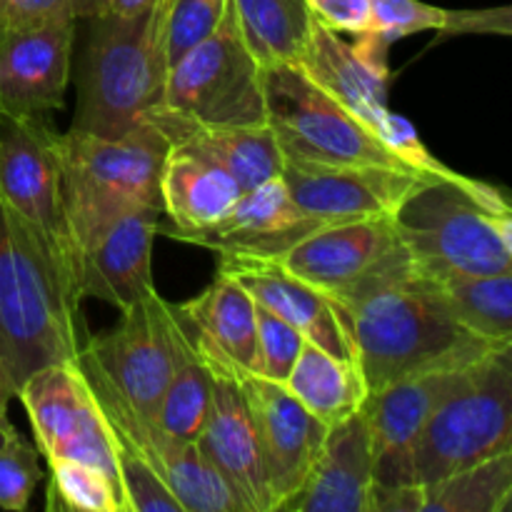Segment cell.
Segmentation results:
<instances>
[{
    "label": "cell",
    "mask_w": 512,
    "mask_h": 512,
    "mask_svg": "<svg viewBox=\"0 0 512 512\" xmlns=\"http://www.w3.org/2000/svg\"><path fill=\"white\" fill-rule=\"evenodd\" d=\"M283 385L328 428L358 413L368 398V383L358 360L335 358L310 340L303 343Z\"/></svg>",
    "instance_id": "27"
},
{
    "label": "cell",
    "mask_w": 512,
    "mask_h": 512,
    "mask_svg": "<svg viewBox=\"0 0 512 512\" xmlns=\"http://www.w3.org/2000/svg\"><path fill=\"white\" fill-rule=\"evenodd\" d=\"M68 15L88 18L90 0H0V33Z\"/></svg>",
    "instance_id": "38"
},
{
    "label": "cell",
    "mask_w": 512,
    "mask_h": 512,
    "mask_svg": "<svg viewBox=\"0 0 512 512\" xmlns=\"http://www.w3.org/2000/svg\"><path fill=\"white\" fill-rule=\"evenodd\" d=\"M80 308L0 195V368L13 395L38 370L78 360L88 338Z\"/></svg>",
    "instance_id": "2"
},
{
    "label": "cell",
    "mask_w": 512,
    "mask_h": 512,
    "mask_svg": "<svg viewBox=\"0 0 512 512\" xmlns=\"http://www.w3.org/2000/svg\"><path fill=\"white\" fill-rule=\"evenodd\" d=\"M283 178L290 198L313 218L345 220L393 218L400 205L433 175L380 165H318L285 158Z\"/></svg>",
    "instance_id": "14"
},
{
    "label": "cell",
    "mask_w": 512,
    "mask_h": 512,
    "mask_svg": "<svg viewBox=\"0 0 512 512\" xmlns=\"http://www.w3.org/2000/svg\"><path fill=\"white\" fill-rule=\"evenodd\" d=\"M88 388L108 425L113 455L148 465L170 488L183 512H248L223 475L200 455L198 445L173 438L153 415L123 398L93 365L78 358Z\"/></svg>",
    "instance_id": "11"
},
{
    "label": "cell",
    "mask_w": 512,
    "mask_h": 512,
    "mask_svg": "<svg viewBox=\"0 0 512 512\" xmlns=\"http://www.w3.org/2000/svg\"><path fill=\"white\" fill-rule=\"evenodd\" d=\"M408 258L393 218H365L323 225L273 263L343 303Z\"/></svg>",
    "instance_id": "13"
},
{
    "label": "cell",
    "mask_w": 512,
    "mask_h": 512,
    "mask_svg": "<svg viewBox=\"0 0 512 512\" xmlns=\"http://www.w3.org/2000/svg\"><path fill=\"white\" fill-rule=\"evenodd\" d=\"M45 463H48L45 508L50 512H125L118 480L100 468L65 458H53Z\"/></svg>",
    "instance_id": "34"
},
{
    "label": "cell",
    "mask_w": 512,
    "mask_h": 512,
    "mask_svg": "<svg viewBox=\"0 0 512 512\" xmlns=\"http://www.w3.org/2000/svg\"><path fill=\"white\" fill-rule=\"evenodd\" d=\"M78 18H55L0 33V118L63 110Z\"/></svg>",
    "instance_id": "15"
},
{
    "label": "cell",
    "mask_w": 512,
    "mask_h": 512,
    "mask_svg": "<svg viewBox=\"0 0 512 512\" xmlns=\"http://www.w3.org/2000/svg\"><path fill=\"white\" fill-rule=\"evenodd\" d=\"M328 223L330 220L303 213L290 198L283 178H273L243 190L238 203L218 225L200 233L178 235L175 240L213 250L218 258L275 260Z\"/></svg>",
    "instance_id": "18"
},
{
    "label": "cell",
    "mask_w": 512,
    "mask_h": 512,
    "mask_svg": "<svg viewBox=\"0 0 512 512\" xmlns=\"http://www.w3.org/2000/svg\"><path fill=\"white\" fill-rule=\"evenodd\" d=\"M195 445L200 455L223 475L245 510L273 512V495H270L258 433L238 375L215 373L208 420Z\"/></svg>",
    "instance_id": "21"
},
{
    "label": "cell",
    "mask_w": 512,
    "mask_h": 512,
    "mask_svg": "<svg viewBox=\"0 0 512 512\" xmlns=\"http://www.w3.org/2000/svg\"><path fill=\"white\" fill-rule=\"evenodd\" d=\"M218 270L233 275L248 290L258 308L293 325L305 340L320 345L335 358L355 360L333 300L325 298L313 285L290 275L273 260L218 258Z\"/></svg>",
    "instance_id": "24"
},
{
    "label": "cell",
    "mask_w": 512,
    "mask_h": 512,
    "mask_svg": "<svg viewBox=\"0 0 512 512\" xmlns=\"http://www.w3.org/2000/svg\"><path fill=\"white\" fill-rule=\"evenodd\" d=\"M473 365L425 370L368 393L363 413L373 435L375 485L388 488V485L413 483L410 453L420 430Z\"/></svg>",
    "instance_id": "17"
},
{
    "label": "cell",
    "mask_w": 512,
    "mask_h": 512,
    "mask_svg": "<svg viewBox=\"0 0 512 512\" xmlns=\"http://www.w3.org/2000/svg\"><path fill=\"white\" fill-rule=\"evenodd\" d=\"M175 310L213 373H255L258 305L233 275L218 270L203 293L175 303Z\"/></svg>",
    "instance_id": "23"
},
{
    "label": "cell",
    "mask_w": 512,
    "mask_h": 512,
    "mask_svg": "<svg viewBox=\"0 0 512 512\" xmlns=\"http://www.w3.org/2000/svg\"><path fill=\"white\" fill-rule=\"evenodd\" d=\"M145 118L153 120L170 145L190 150L210 163L220 165L225 173L233 175L243 190L255 188L265 180L280 178L283 173V148L273 135L270 125H230V128H213V125H195L170 115L150 110Z\"/></svg>",
    "instance_id": "26"
},
{
    "label": "cell",
    "mask_w": 512,
    "mask_h": 512,
    "mask_svg": "<svg viewBox=\"0 0 512 512\" xmlns=\"http://www.w3.org/2000/svg\"><path fill=\"white\" fill-rule=\"evenodd\" d=\"M445 308L468 333L490 343H512V270L498 275H425Z\"/></svg>",
    "instance_id": "29"
},
{
    "label": "cell",
    "mask_w": 512,
    "mask_h": 512,
    "mask_svg": "<svg viewBox=\"0 0 512 512\" xmlns=\"http://www.w3.org/2000/svg\"><path fill=\"white\" fill-rule=\"evenodd\" d=\"M333 305L368 393L425 370L468 368L510 345L468 333L410 258Z\"/></svg>",
    "instance_id": "1"
},
{
    "label": "cell",
    "mask_w": 512,
    "mask_h": 512,
    "mask_svg": "<svg viewBox=\"0 0 512 512\" xmlns=\"http://www.w3.org/2000/svg\"><path fill=\"white\" fill-rule=\"evenodd\" d=\"M225 5L228 0H155L148 10V25L163 73L185 50L213 33Z\"/></svg>",
    "instance_id": "33"
},
{
    "label": "cell",
    "mask_w": 512,
    "mask_h": 512,
    "mask_svg": "<svg viewBox=\"0 0 512 512\" xmlns=\"http://www.w3.org/2000/svg\"><path fill=\"white\" fill-rule=\"evenodd\" d=\"M505 450H512V343L478 360L433 410L410 453V473L428 485Z\"/></svg>",
    "instance_id": "6"
},
{
    "label": "cell",
    "mask_w": 512,
    "mask_h": 512,
    "mask_svg": "<svg viewBox=\"0 0 512 512\" xmlns=\"http://www.w3.org/2000/svg\"><path fill=\"white\" fill-rule=\"evenodd\" d=\"M313 18L338 35H363L373 28V0H308Z\"/></svg>",
    "instance_id": "39"
},
{
    "label": "cell",
    "mask_w": 512,
    "mask_h": 512,
    "mask_svg": "<svg viewBox=\"0 0 512 512\" xmlns=\"http://www.w3.org/2000/svg\"><path fill=\"white\" fill-rule=\"evenodd\" d=\"M388 48V40L373 30L348 43L315 20L295 68L370 130V123L388 108Z\"/></svg>",
    "instance_id": "19"
},
{
    "label": "cell",
    "mask_w": 512,
    "mask_h": 512,
    "mask_svg": "<svg viewBox=\"0 0 512 512\" xmlns=\"http://www.w3.org/2000/svg\"><path fill=\"white\" fill-rule=\"evenodd\" d=\"M13 398H15L13 388H10L8 378H5L3 368H0V425L8 420V405H10V400H13Z\"/></svg>",
    "instance_id": "41"
},
{
    "label": "cell",
    "mask_w": 512,
    "mask_h": 512,
    "mask_svg": "<svg viewBox=\"0 0 512 512\" xmlns=\"http://www.w3.org/2000/svg\"><path fill=\"white\" fill-rule=\"evenodd\" d=\"M75 75L78 103L70 130L118 138L158 105L165 73L150 38L148 13L90 15Z\"/></svg>",
    "instance_id": "5"
},
{
    "label": "cell",
    "mask_w": 512,
    "mask_h": 512,
    "mask_svg": "<svg viewBox=\"0 0 512 512\" xmlns=\"http://www.w3.org/2000/svg\"><path fill=\"white\" fill-rule=\"evenodd\" d=\"M373 33L390 45L408 35L443 33H512V10H445L423 0H373Z\"/></svg>",
    "instance_id": "30"
},
{
    "label": "cell",
    "mask_w": 512,
    "mask_h": 512,
    "mask_svg": "<svg viewBox=\"0 0 512 512\" xmlns=\"http://www.w3.org/2000/svg\"><path fill=\"white\" fill-rule=\"evenodd\" d=\"M375 453L363 408L330 425L298 493L280 512H373Z\"/></svg>",
    "instance_id": "20"
},
{
    "label": "cell",
    "mask_w": 512,
    "mask_h": 512,
    "mask_svg": "<svg viewBox=\"0 0 512 512\" xmlns=\"http://www.w3.org/2000/svg\"><path fill=\"white\" fill-rule=\"evenodd\" d=\"M370 133L395 155V158L403 160L408 168L418 170V173L433 175V178H448L455 170H450L448 165L440 163L438 158H433V153H428L425 143L420 140L418 130L403 115L393 113L390 108H385L378 118L370 123Z\"/></svg>",
    "instance_id": "37"
},
{
    "label": "cell",
    "mask_w": 512,
    "mask_h": 512,
    "mask_svg": "<svg viewBox=\"0 0 512 512\" xmlns=\"http://www.w3.org/2000/svg\"><path fill=\"white\" fill-rule=\"evenodd\" d=\"M305 338L280 320L278 315L258 308V338H255V375L273 383H285L303 350Z\"/></svg>",
    "instance_id": "36"
},
{
    "label": "cell",
    "mask_w": 512,
    "mask_h": 512,
    "mask_svg": "<svg viewBox=\"0 0 512 512\" xmlns=\"http://www.w3.org/2000/svg\"><path fill=\"white\" fill-rule=\"evenodd\" d=\"M400 243L423 275L512 270V210L483 180L453 173L420 185L393 215Z\"/></svg>",
    "instance_id": "3"
},
{
    "label": "cell",
    "mask_w": 512,
    "mask_h": 512,
    "mask_svg": "<svg viewBox=\"0 0 512 512\" xmlns=\"http://www.w3.org/2000/svg\"><path fill=\"white\" fill-rule=\"evenodd\" d=\"M238 383L258 433L273 512H280L303 485L328 425L308 413L283 383H273L255 373H240Z\"/></svg>",
    "instance_id": "16"
},
{
    "label": "cell",
    "mask_w": 512,
    "mask_h": 512,
    "mask_svg": "<svg viewBox=\"0 0 512 512\" xmlns=\"http://www.w3.org/2000/svg\"><path fill=\"white\" fill-rule=\"evenodd\" d=\"M40 480L43 468L38 445L5 420L0 425V508L10 512L28 510Z\"/></svg>",
    "instance_id": "35"
},
{
    "label": "cell",
    "mask_w": 512,
    "mask_h": 512,
    "mask_svg": "<svg viewBox=\"0 0 512 512\" xmlns=\"http://www.w3.org/2000/svg\"><path fill=\"white\" fill-rule=\"evenodd\" d=\"M263 85L265 123L278 138L285 158L318 165H380L413 170L293 65L265 68Z\"/></svg>",
    "instance_id": "9"
},
{
    "label": "cell",
    "mask_w": 512,
    "mask_h": 512,
    "mask_svg": "<svg viewBox=\"0 0 512 512\" xmlns=\"http://www.w3.org/2000/svg\"><path fill=\"white\" fill-rule=\"evenodd\" d=\"M265 70L248 53L230 3L220 23L168 68L155 113L195 125H265Z\"/></svg>",
    "instance_id": "8"
},
{
    "label": "cell",
    "mask_w": 512,
    "mask_h": 512,
    "mask_svg": "<svg viewBox=\"0 0 512 512\" xmlns=\"http://www.w3.org/2000/svg\"><path fill=\"white\" fill-rule=\"evenodd\" d=\"M240 195L238 180L220 165L170 145L160 170V200L170 225L158 223V233L178 238L213 228L233 210Z\"/></svg>",
    "instance_id": "25"
},
{
    "label": "cell",
    "mask_w": 512,
    "mask_h": 512,
    "mask_svg": "<svg viewBox=\"0 0 512 512\" xmlns=\"http://www.w3.org/2000/svg\"><path fill=\"white\" fill-rule=\"evenodd\" d=\"M58 130L50 115L0 118V195L33 233L65 293L83 305L78 250L68 223Z\"/></svg>",
    "instance_id": "7"
},
{
    "label": "cell",
    "mask_w": 512,
    "mask_h": 512,
    "mask_svg": "<svg viewBox=\"0 0 512 512\" xmlns=\"http://www.w3.org/2000/svg\"><path fill=\"white\" fill-rule=\"evenodd\" d=\"M190 340L193 335L175 303L150 290L143 300L120 310L113 328L88 335L78 358L93 365L128 403L153 415Z\"/></svg>",
    "instance_id": "10"
},
{
    "label": "cell",
    "mask_w": 512,
    "mask_h": 512,
    "mask_svg": "<svg viewBox=\"0 0 512 512\" xmlns=\"http://www.w3.org/2000/svg\"><path fill=\"white\" fill-rule=\"evenodd\" d=\"M168 148V135L150 118H143L118 138H98L70 128L58 135L65 205L70 235L78 250V268L80 253L115 218L133 208L163 213L160 170Z\"/></svg>",
    "instance_id": "4"
},
{
    "label": "cell",
    "mask_w": 512,
    "mask_h": 512,
    "mask_svg": "<svg viewBox=\"0 0 512 512\" xmlns=\"http://www.w3.org/2000/svg\"><path fill=\"white\" fill-rule=\"evenodd\" d=\"M155 5V0H90V15H125V18H135V15H145ZM88 15V18H90Z\"/></svg>",
    "instance_id": "40"
},
{
    "label": "cell",
    "mask_w": 512,
    "mask_h": 512,
    "mask_svg": "<svg viewBox=\"0 0 512 512\" xmlns=\"http://www.w3.org/2000/svg\"><path fill=\"white\" fill-rule=\"evenodd\" d=\"M15 398L28 413L33 440L45 460H80L118 480L108 425L78 360H65L38 370L20 385Z\"/></svg>",
    "instance_id": "12"
},
{
    "label": "cell",
    "mask_w": 512,
    "mask_h": 512,
    "mask_svg": "<svg viewBox=\"0 0 512 512\" xmlns=\"http://www.w3.org/2000/svg\"><path fill=\"white\" fill-rule=\"evenodd\" d=\"M512 450L423 485V512H508Z\"/></svg>",
    "instance_id": "31"
},
{
    "label": "cell",
    "mask_w": 512,
    "mask_h": 512,
    "mask_svg": "<svg viewBox=\"0 0 512 512\" xmlns=\"http://www.w3.org/2000/svg\"><path fill=\"white\" fill-rule=\"evenodd\" d=\"M213 380L215 373L198 353L195 340H190L178 370L160 395V403L153 413L160 428L183 443H195L208 420Z\"/></svg>",
    "instance_id": "32"
},
{
    "label": "cell",
    "mask_w": 512,
    "mask_h": 512,
    "mask_svg": "<svg viewBox=\"0 0 512 512\" xmlns=\"http://www.w3.org/2000/svg\"><path fill=\"white\" fill-rule=\"evenodd\" d=\"M248 53L260 68L298 65L313 33L308 0H228Z\"/></svg>",
    "instance_id": "28"
},
{
    "label": "cell",
    "mask_w": 512,
    "mask_h": 512,
    "mask_svg": "<svg viewBox=\"0 0 512 512\" xmlns=\"http://www.w3.org/2000/svg\"><path fill=\"white\" fill-rule=\"evenodd\" d=\"M158 210L133 208L80 253V295L125 310L155 290L153 243Z\"/></svg>",
    "instance_id": "22"
}]
</instances>
